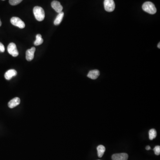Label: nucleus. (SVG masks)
<instances>
[{
  "instance_id": "14",
  "label": "nucleus",
  "mask_w": 160,
  "mask_h": 160,
  "mask_svg": "<svg viewBox=\"0 0 160 160\" xmlns=\"http://www.w3.org/2000/svg\"><path fill=\"white\" fill-rule=\"evenodd\" d=\"M43 39H42L41 35L38 34L36 35V40L34 42L35 46H39L43 43Z\"/></svg>"
},
{
  "instance_id": "19",
  "label": "nucleus",
  "mask_w": 160,
  "mask_h": 160,
  "mask_svg": "<svg viewBox=\"0 0 160 160\" xmlns=\"http://www.w3.org/2000/svg\"><path fill=\"white\" fill-rule=\"evenodd\" d=\"M146 150H150L151 149V147L150 146H147L146 147Z\"/></svg>"
},
{
  "instance_id": "8",
  "label": "nucleus",
  "mask_w": 160,
  "mask_h": 160,
  "mask_svg": "<svg viewBox=\"0 0 160 160\" xmlns=\"http://www.w3.org/2000/svg\"><path fill=\"white\" fill-rule=\"evenodd\" d=\"M52 7L55 10L57 13L62 12L63 10V7L61 6V3L59 1H54L51 3Z\"/></svg>"
},
{
  "instance_id": "3",
  "label": "nucleus",
  "mask_w": 160,
  "mask_h": 160,
  "mask_svg": "<svg viewBox=\"0 0 160 160\" xmlns=\"http://www.w3.org/2000/svg\"><path fill=\"white\" fill-rule=\"evenodd\" d=\"M105 10L109 12H111L114 10L115 4L113 0H105L104 2Z\"/></svg>"
},
{
  "instance_id": "21",
  "label": "nucleus",
  "mask_w": 160,
  "mask_h": 160,
  "mask_svg": "<svg viewBox=\"0 0 160 160\" xmlns=\"http://www.w3.org/2000/svg\"><path fill=\"white\" fill-rule=\"evenodd\" d=\"M1 26V21L0 20V26Z\"/></svg>"
},
{
  "instance_id": "22",
  "label": "nucleus",
  "mask_w": 160,
  "mask_h": 160,
  "mask_svg": "<svg viewBox=\"0 0 160 160\" xmlns=\"http://www.w3.org/2000/svg\"><path fill=\"white\" fill-rule=\"evenodd\" d=\"M2 1H5V0H2Z\"/></svg>"
},
{
  "instance_id": "1",
  "label": "nucleus",
  "mask_w": 160,
  "mask_h": 160,
  "mask_svg": "<svg viewBox=\"0 0 160 160\" xmlns=\"http://www.w3.org/2000/svg\"><path fill=\"white\" fill-rule=\"evenodd\" d=\"M33 11L35 17L38 21H41L44 20L45 17V11L41 7H35Z\"/></svg>"
},
{
  "instance_id": "12",
  "label": "nucleus",
  "mask_w": 160,
  "mask_h": 160,
  "mask_svg": "<svg viewBox=\"0 0 160 160\" xmlns=\"http://www.w3.org/2000/svg\"><path fill=\"white\" fill-rule=\"evenodd\" d=\"M64 15V13L63 12H61L58 13V14L57 15L56 18L55 19L54 21V24L55 25L57 26V25H59L60 23H61Z\"/></svg>"
},
{
  "instance_id": "11",
  "label": "nucleus",
  "mask_w": 160,
  "mask_h": 160,
  "mask_svg": "<svg viewBox=\"0 0 160 160\" xmlns=\"http://www.w3.org/2000/svg\"><path fill=\"white\" fill-rule=\"evenodd\" d=\"M20 103V99L19 97H15L8 103V106L10 108H13L18 106Z\"/></svg>"
},
{
  "instance_id": "4",
  "label": "nucleus",
  "mask_w": 160,
  "mask_h": 160,
  "mask_svg": "<svg viewBox=\"0 0 160 160\" xmlns=\"http://www.w3.org/2000/svg\"><path fill=\"white\" fill-rule=\"evenodd\" d=\"M7 50L10 54L13 57H16L19 54L16 45L14 43L12 42L8 45Z\"/></svg>"
},
{
  "instance_id": "13",
  "label": "nucleus",
  "mask_w": 160,
  "mask_h": 160,
  "mask_svg": "<svg viewBox=\"0 0 160 160\" xmlns=\"http://www.w3.org/2000/svg\"><path fill=\"white\" fill-rule=\"evenodd\" d=\"M97 154L99 157L103 156L106 151V148L103 145H99L97 147Z\"/></svg>"
},
{
  "instance_id": "9",
  "label": "nucleus",
  "mask_w": 160,
  "mask_h": 160,
  "mask_svg": "<svg viewBox=\"0 0 160 160\" xmlns=\"http://www.w3.org/2000/svg\"><path fill=\"white\" fill-rule=\"evenodd\" d=\"M17 75V72L15 70H10L7 71L5 74V77L6 80H10L13 77Z\"/></svg>"
},
{
  "instance_id": "23",
  "label": "nucleus",
  "mask_w": 160,
  "mask_h": 160,
  "mask_svg": "<svg viewBox=\"0 0 160 160\" xmlns=\"http://www.w3.org/2000/svg\"></svg>"
},
{
  "instance_id": "6",
  "label": "nucleus",
  "mask_w": 160,
  "mask_h": 160,
  "mask_svg": "<svg viewBox=\"0 0 160 160\" xmlns=\"http://www.w3.org/2000/svg\"><path fill=\"white\" fill-rule=\"evenodd\" d=\"M112 160H127L128 155L126 153H116L112 156Z\"/></svg>"
},
{
  "instance_id": "5",
  "label": "nucleus",
  "mask_w": 160,
  "mask_h": 160,
  "mask_svg": "<svg viewBox=\"0 0 160 160\" xmlns=\"http://www.w3.org/2000/svg\"><path fill=\"white\" fill-rule=\"evenodd\" d=\"M10 22L12 25L18 27L20 29H23L25 27V24L21 19L17 17H12Z\"/></svg>"
},
{
  "instance_id": "16",
  "label": "nucleus",
  "mask_w": 160,
  "mask_h": 160,
  "mask_svg": "<svg viewBox=\"0 0 160 160\" xmlns=\"http://www.w3.org/2000/svg\"><path fill=\"white\" fill-rule=\"evenodd\" d=\"M23 0H9L10 4L12 6H16L21 3Z\"/></svg>"
},
{
  "instance_id": "17",
  "label": "nucleus",
  "mask_w": 160,
  "mask_h": 160,
  "mask_svg": "<svg viewBox=\"0 0 160 160\" xmlns=\"http://www.w3.org/2000/svg\"><path fill=\"white\" fill-rule=\"evenodd\" d=\"M153 151L154 152L155 154L156 155H159L160 154V146H156L154 149Z\"/></svg>"
},
{
  "instance_id": "7",
  "label": "nucleus",
  "mask_w": 160,
  "mask_h": 160,
  "mask_svg": "<svg viewBox=\"0 0 160 160\" xmlns=\"http://www.w3.org/2000/svg\"><path fill=\"white\" fill-rule=\"evenodd\" d=\"M36 51V48L32 47L31 49H29L26 51V59L28 61H31L34 58L35 52Z\"/></svg>"
},
{
  "instance_id": "20",
  "label": "nucleus",
  "mask_w": 160,
  "mask_h": 160,
  "mask_svg": "<svg viewBox=\"0 0 160 160\" xmlns=\"http://www.w3.org/2000/svg\"><path fill=\"white\" fill-rule=\"evenodd\" d=\"M157 47H158L159 49H160V43H158V45H157Z\"/></svg>"
},
{
  "instance_id": "18",
  "label": "nucleus",
  "mask_w": 160,
  "mask_h": 160,
  "mask_svg": "<svg viewBox=\"0 0 160 160\" xmlns=\"http://www.w3.org/2000/svg\"><path fill=\"white\" fill-rule=\"evenodd\" d=\"M5 48L4 45L0 42V52H5Z\"/></svg>"
},
{
  "instance_id": "10",
  "label": "nucleus",
  "mask_w": 160,
  "mask_h": 160,
  "mask_svg": "<svg viewBox=\"0 0 160 160\" xmlns=\"http://www.w3.org/2000/svg\"><path fill=\"white\" fill-rule=\"evenodd\" d=\"M100 75V72L98 70H95L90 71L87 75V77L90 79H96Z\"/></svg>"
},
{
  "instance_id": "15",
  "label": "nucleus",
  "mask_w": 160,
  "mask_h": 160,
  "mask_svg": "<svg viewBox=\"0 0 160 160\" xmlns=\"http://www.w3.org/2000/svg\"><path fill=\"white\" fill-rule=\"evenodd\" d=\"M149 138L150 140H152L153 139L155 138L157 135L156 130L154 129H151L149 131Z\"/></svg>"
},
{
  "instance_id": "2",
  "label": "nucleus",
  "mask_w": 160,
  "mask_h": 160,
  "mask_svg": "<svg viewBox=\"0 0 160 160\" xmlns=\"http://www.w3.org/2000/svg\"><path fill=\"white\" fill-rule=\"evenodd\" d=\"M142 9L144 11L150 13V14H154L156 13L157 9L155 6L152 2L147 1L142 5Z\"/></svg>"
}]
</instances>
